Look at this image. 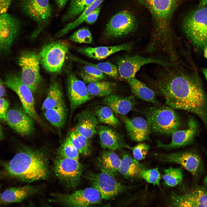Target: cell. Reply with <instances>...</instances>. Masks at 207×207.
Listing matches in <instances>:
<instances>
[{"instance_id": "33", "label": "cell", "mask_w": 207, "mask_h": 207, "mask_svg": "<svg viewBox=\"0 0 207 207\" xmlns=\"http://www.w3.org/2000/svg\"><path fill=\"white\" fill-rule=\"evenodd\" d=\"M115 87L112 82L99 80L89 83L87 88L91 95L104 97L112 94Z\"/></svg>"}, {"instance_id": "50", "label": "cell", "mask_w": 207, "mask_h": 207, "mask_svg": "<svg viewBox=\"0 0 207 207\" xmlns=\"http://www.w3.org/2000/svg\"><path fill=\"white\" fill-rule=\"evenodd\" d=\"M204 152L205 153V154L206 155V157L207 158V152L205 150H204ZM207 167V164L206 165ZM203 183L204 184V185L205 186H207V175L205 177V178H204L203 181Z\"/></svg>"}, {"instance_id": "49", "label": "cell", "mask_w": 207, "mask_h": 207, "mask_svg": "<svg viewBox=\"0 0 207 207\" xmlns=\"http://www.w3.org/2000/svg\"><path fill=\"white\" fill-rule=\"evenodd\" d=\"M68 0H55L56 3L60 8H63L66 5Z\"/></svg>"}, {"instance_id": "31", "label": "cell", "mask_w": 207, "mask_h": 207, "mask_svg": "<svg viewBox=\"0 0 207 207\" xmlns=\"http://www.w3.org/2000/svg\"><path fill=\"white\" fill-rule=\"evenodd\" d=\"M44 115L53 125L58 129L64 126L67 116V110L65 103L44 111Z\"/></svg>"}, {"instance_id": "19", "label": "cell", "mask_w": 207, "mask_h": 207, "mask_svg": "<svg viewBox=\"0 0 207 207\" xmlns=\"http://www.w3.org/2000/svg\"><path fill=\"white\" fill-rule=\"evenodd\" d=\"M188 128L177 130L172 135L170 142L165 144L160 140L157 141V146L165 150H171L184 147L192 143L198 132V124L195 120L190 118L188 120Z\"/></svg>"}, {"instance_id": "13", "label": "cell", "mask_w": 207, "mask_h": 207, "mask_svg": "<svg viewBox=\"0 0 207 207\" xmlns=\"http://www.w3.org/2000/svg\"><path fill=\"white\" fill-rule=\"evenodd\" d=\"M53 168L57 177L69 186L75 187L80 182L83 167L78 160L60 156L55 160Z\"/></svg>"}, {"instance_id": "27", "label": "cell", "mask_w": 207, "mask_h": 207, "mask_svg": "<svg viewBox=\"0 0 207 207\" xmlns=\"http://www.w3.org/2000/svg\"><path fill=\"white\" fill-rule=\"evenodd\" d=\"M64 103L60 83L55 76H53L50 81L46 97L41 109L44 111Z\"/></svg>"}, {"instance_id": "22", "label": "cell", "mask_w": 207, "mask_h": 207, "mask_svg": "<svg viewBox=\"0 0 207 207\" xmlns=\"http://www.w3.org/2000/svg\"><path fill=\"white\" fill-rule=\"evenodd\" d=\"M97 131L102 147L113 151L123 147L131 149L124 141L123 136L112 127L100 125Z\"/></svg>"}, {"instance_id": "9", "label": "cell", "mask_w": 207, "mask_h": 207, "mask_svg": "<svg viewBox=\"0 0 207 207\" xmlns=\"http://www.w3.org/2000/svg\"><path fill=\"white\" fill-rule=\"evenodd\" d=\"M21 6L23 12L36 23L32 36L37 37L49 23L52 9L49 0H22Z\"/></svg>"}, {"instance_id": "1", "label": "cell", "mask_w": 207, "mask_h": 207, "mask_svg": "<svg viewBox=\"0 0 207 207\" xmlns=\"http://www.w3.org/2000/svg\"><path fill=\"white\" fill-rule=\"evenodd\" d=\"M177 64L163 67L150 83L168 105L195 114L207 127V95L202 83L195 74Z\"/></svg>"}, {"instance_id": "41", "label": "cell", "mask_w": 207, "mask_h": 207, "mask_svg": "<svg viewBox=\"0 0 207 207\" xmlns=\"http://www.w3.org/2000/svg\"><path fill=\"white\" fill-rule=\"evenodd\" d=\"M150 146L144 143H140L133 147H131L133 158L138 161L144 159L148 152Z\"/></svg>"}, {"instance_id": "28", "label": "cell", "mask_w": 207, "mask_h": 207, "mask_svg": "<svg viewBox=\"0 0 207 207\" xmlns=\"http://www.w3.org/2000/svg\"><path fill=\"white\" fill-rule=\"evenodd\" d=\"M145 170L142 164L126 153L121 159L118 172L124 177L131 179L141 177L142 172Z\"/></svg>"}, {"instance_id": "37", "label": "cell", "mask_w": 207, "mask_h": 207, "mask_svg": "<svg viewBox=\"0 0 207 207\" xmlns=\"http://www.w3.org/2000/svg\"><path fill=\"white\" fill-rule=\"evenodd\" d=\"M75 60L85 65L94 67L103 73L114 78H117L119 76L117 66L108 61L95 64L89 62L78 58H76Z\"/></svg>"}, {"instance_id": "21", "label": "cell", "mask_w": 207, "mask_h": 207, "mask_svg": "<svg viewBox=\"0 0 207 207\" xmlns=\"http://www.w3.org/2000/svg\"><path fill=\"white\" fill-rule=\"evenodd\" d=\"M122 120L131 140L138 142L149 140L152 131L147 120L141 117L130 118L125 116Z\"/></svg>"}, {"instance_id": "47", "label": "cell", "mask_w": 207, "mask_h": 207, "mask_svg": "<svg viewBox=\"0 0 207 207\" xmlns=\"http://www.w3.org/2000/svg\"><path fill=\"white\" fill-rule=\"evenodd\" d=\"M12 0H0V14L7 12Z\"/></svg>"}, {"instance_id": "39", "label": "cell", "mask_w": 207, "mask_h": 207, "mask_svg": "<svg viewBox=\"0 0 207 207\" xmlns=\"http://www.w3.org/2000/svg\"><path fill=\"white\" fill-rule=\"evenodd\" d=\"M69 39L79 43H90L93 41L92 37L89 30L85 28L80 29L72 34Z\"/></svg>"}, {"instance_id": "30", "label": "cell", "mask_w": 207, "mask_h": 207, "mask_svg": "<svg viewBox=\"0 0 207 207\" xmlns=\"http://www.w3.org/2000/svg\"><path fill=\"white\" fill-rule=\"evenodd\" d=\"M121 159L113 150L104 151L99 160L101 171H105L114 176L118 172Z\"/></svg>"}, {"instance_id": "17", "label": "cell", "mask_w": 207, "mask_h": 207, "mask_svg": "<svg viewBox=\"0 0 207 207\" xmlns=\"http://www.w3.org/2000/svg\"><path fill=\"white\" fill-rule=\"evenodd\" d=\"M21 23L7 12L0 14V52L9 51L18 35Z\"/></svg>"}, {"instance_id": "29", "label": "cell", "mask_w": 207, "mask_h": 207, "mask_svg": "<svg viewBox=\"0 0 207 207\" xmlns=\"http://www.w3.org/2000/svg\"><path fill=\"white\" fill-rule=\"evenodd\" d=\"M132 92L138 98L147 102L159 103L154 91L135 77L127 81Z\"/></svg>"}, {"instance_id": "48", "label": "cell", "mask_w": 207, "mask_h": 207, "mask_svg": "<svg viewBox=\"0 0 207 207\" xmlns=\"http://www.w3.org/2000/svg\"><path fill=\"white\" fill-rule=\"evenodd\" d=\"M5 89L4 83L0 78V97H1L5 95Z\"/></svg>"}, {"instance_id": "20", "label": "cell", "mask_w": 207, "mask_h": 207, "mask_svg": "<svg viewBox=\"0 0 207 207\" xmlns=\"http://www.w3.org/2000/svg\"><path fill=\"white\" fill-rule=\"evenodd\" d=\"M170 200V206L207 207V189L199 187L183 194H173Z\"/></svg>"}, {"instance_id": "45", "label": "cell", "mask_w": 207, "mask_h": 207, "mask_svg": "<svg viewBox=\"0 0 207 207\" xmlns=\"http://www.w3.org/2000/svg\"><path fill=\"white\" fill-rule=\"evenodd\" d=\"M101 8V6H99L89 14L85 20V22L89 24L94 23L98 18Z\"/></svg>"}, {"instance_id": "15", "label": "cell", "mask_w": 207, "mask_h": 207, "mask_svg": "<svg viewBox=\"0 0 207 207\" xmlns=\"http://www.w3.org/2000/svg\"><path fill=\"white\" fill-rule=\"evenodd\" d=\"M67 74V93L71 115L77 108L93 96L88 92L85 83L77 77L71 68L68 69Z\"/></svg>"}, {"instance_id": "40", "label": "cell", "mask_w": 207, "mask_h": 207, "mask_svg": "<svg viewBox=\"0 0 207 207\" xmlns=\"http://www.w3.org/2000/svg\"><path fill=\"white\" fill-rule=\"evenodd\" d=\"M141 177L149 183L154 185H159L161 175L158 168H156L144 170L141 174Z\"/></svg>"}, {"instance_id": "51", "label": "cell", "mask_w": 207, "mask_h": 207, "mask_svg": "<svg viewBox=\"0 0 207 207\" xmlns=\"http://www.w3.org/2000/svg\"><path fill=\"white\" fill-rule=\"evenodd\" d=\"M207 4V0H201L199 4V7L206 5Z\"/></svg>"}, {"instance_id": "16", "label": "cell", "mask_w": 207, "mask_h": 207, "mask_svg": "<svg viewBox=\"0 0 207 207\" xmlns=\"http://www.w3.org/2000/svg\"><path fill=\"white\" fill-rule=\"evenodd\" d=\"M102 199L99 192L93 187L78 190L69 194L59 195L56 200L66 206L88 207L99 204Z\"/></svg>"}, {"instance_id": "38", "label": "cell", "mask_w": 207, "mask_h": 207, "mask_svg": "<svg viewBox=\"0 0 207 207\" xmlns=\"http://www.w3.org/2000/svg\"><path fill=\"white\" fill-rule=\"evenodd\" d=\"M59 153L60 156L64 157L78 160L79 153L72 144L69 135L60 147Z\"/></svg>"}, {"instance_id": "25", "label": "cell", "mask_w": 207, "mask_h": 207, "mask_svg": "<svg viewBox=\"0 0 207 207\" xmlns=\"http://www.w3.org/2000/svg\"><path fill=\"white\" fill-rule=\"evenodd\" d=\"M131 48V44L127 43L111 46L82 47L78 48V50L81 54L89 57L101 60L118 51H129Z\"/></svg>"}, {"instance_id": "7", "label": "cell", "mask_w": 207, "mask_h": 207, "mask_svg": "<svg viewBox=\"0 0 207 207\" xmlns=\"http://www.w3.org/2000/svg\"><path fill=\"white\" fill-rule=\"evenodd\" d=\"M152 156L156 160L164 162L179 164L198 179L204 170L202 159L198 152L194 150L169 153H154Z\"/></svg>"}, {"instance_id": "24", "label": "cell", "mask_w": 207, "mask_h": 207, "mask_svg": "<svg viewBox=\"0 0 207 207\" xmlns=\"http://www.w3.org/2000/svg\"><path fill=\"white\" fill-rule=\"evenodd\" d=\"M102 103L109 107L113 112L122 115L133 110L135 103L133 96L125 97L112 94L104 97Z\"/></svg>"}, {"instance_id": "10", "label": "cell", "mask_w": 207, "mask_h": 207, "mask_svg": "<svg viewBox=\"0 0 207 207\" xmlns=\"http://www.w3.org/2000/svg\"><path fill=\"white\" fill-rule=\"evenodd\" d=\"M68 44L65 41H57L42 47L39 55L40 60L46 71L54 73L60 71L69 49Z\"/></svg>"}, {"instance_id": "2", "label": "cell", "mask_w": 207, "mask_h": 207, "mask_svg": "<svg viewBox=\"0 0 207 207\" xmlns=\"http://www.w3.org/2000/svg\"><path fill=\"white\" fill-rule=\"evenodd\" d=\"M187 0H134L137 5L147 9L151 18L152 28L148 51L159 50L168 55L175 53L176 37L172 18L179 6Z\"/></svg>"}, {"instance_id": "34", "label": "cell", "mask_w": 207, "mask_h": 207, "mask_svg": "<svg viewBox=\"0 0 207 207\" xmlns=\"http://www.w3.org/2000/svg\"><path fill=\"white\" fill-rule=\"evenodd\" d=\"M94 0H72L66 12L62 18L65 22L79 16Z\"/></svg>"}, {"instance_id": "5", "label": "cell", "mask_w": 207, "mask_h": 207, "mask_svg": "<svg viewBox=\"0 0 207 207\" xmlns=\"http://www.w3.org/2000/svg\"><path fill=\"white\" fill-rule=\"evenodd\" d=\"M131 9L116 13L109 20L104 31L106 38L113 39L126 36L137 31L142 25L141 15Z\"/></svg>"}, {"instance_id": "46", "label": "cell", "mask_w": 207, "mask_h": 207, "mask_svg": "<svg viewBox=\"0 0 207 207\" xmlns=\"http://www.w3.org/2000/svg\"><path fill=\"white\" fill-rule=\"evenodd\" d=\"M72 143L78 150L79 154H83V150L80 143L74 131H72L69 135Z\"/></svg>"}, {"instance_id": "35", "label": "cell", "mask_w": 207, "mask_h": 207, "mask_svg": "<svg viewBox=\"0 0 207 207\" xmlns=\"http://www.w3.org/2000/svg\"><path fill=\"white\" fill-rule=\"evenodd\" d=\"M95 114L99 122L114 127L121 125L120 121L114 116L112 110L107 106L99 107L95 110Z\"/></svg>"}, {"instance_id": "32", "label": "cell", "mask_w": 207, "mask_h": 207, "mask_svg": "<svg viewBox=\"0 0 207 207\" xmlns=\"http://www.w3.org/2000/svg\"><path fill=\"white\" fill-rule=\"evenodd\" d=\"M104 0H94L76 19L66 24L63 28L56 33L55 37L56 38L61 37L79 26L85 21L89 14L100 6L101 4Z\"/></svg>"}, {"instance_id": "6", "label": "cell", "mask_w": 207, "mask_h": 207, "mask_svg": "<svg viewBox=\"0 0 207 207\" xmlns=\"http://www.w3.org/2000/svg\"><path fill=\"white\" fill-rule=\"evenodd\" d=\"M174 110L165 106L150 108L146 116L152 131L172 135L178 130L181 126V121Z\"/></svg>"}, {"instance_id": "42", "label": "cell", "mask_w": 207, "mask_h": 207, "mask_svg": "<svg viewBox=\"0 0 207 207\" xmlns=\"http://www.w3.org/2000/svg\"><path fill=\"white\" fill-rule=\"evenodd\" d=\"M82 70L89 77L97 81L101 80L104 78L103 73L92 66L86 65Z\"/></svg>"}, {"instance_id": "14", "label": "cell", "mask_w": 207, "mask_h": 207, "mask_svg": "<svg viewBox=\"0 0 207 207\" xmlns=\"http://www.w3.org/2000/svg\"><path fill=\"white\" fill-rule=\"evenodd\" d=\"M114 176L105 171L90 173L86 177L100 193L102 199H111L123 191L126 187L117 181Z\"/></svg>"}, {"instance_id": "54", "label": "cell", "mask_w": 207, "mask_h": 207, "mask_svg": "<svg viewBox=\"0 0 207 207\" xmlns=\"http://www.w3.org/2000/svg\"><path fill=\"white\" fill-rule=\"evenodd\" d=\"M3 133L0 126V139H2L3 138Z\"/></svg>"}, {"instance_id": "11", "label": "cell", "mask_w": 207, "mask_h": 207, "mask_svg": "<svg viewBox=\"0 0 207 207\" xmlns=\"http://www.w3.org/2000/svg\"><path fill=\"white\" fill-rule=\"evenodd\" d=\"M5 84L18 95L24 111L36 122L45 125L35 108L33 93L22 82L20 76L14 73L8 74L5 80Z\"/></svg>"}, {"instance_id": "8", "label": "cell", "mask_w": 207, "mask_h": 207, "mask_svg": "<svg viewBox=\"0 0 207 207\" xmlns=\"http://www.w3.org/2000/svg\"><path fill=\"white\" fill-rule=\"evenodd\" d=\"M149 64H156L163 67L171 66L174 64L168 60L161 58L145 57L139 55H126L120 57L117 62L120 78L127 81L134 77L143 66Z\"/></svg>"}, {"instance_id": "52", "label": "cell", "mask_w": 207, "mask_h": 207, "mask_svg": "<svg viewBox=\"0 0 207 207\" xmlns=\"http://www.w3.org/2000/svg\"><path fill=\"white\" fill-rule=\"evenodd\" d=\"M202 71L207 80V69L205 68H203L202 69Z\"/></svg>"}, {"instance_id": "23", "label": "cell", "mask_w": 207, "mask_h": 207, "mask_svg": "<svg viewBox=\"0 0 207 207\" xmlns=\"http://www.w3.org/2000/svg\"><path fill=\"white\" fill-rule=\"evenodd\" d=\"M77 123L73 131L90 139L97 131L99 121L95 113L87 109L77 117Z\"/></svg>"}, {"instance_id": "4", "label": "cell", "mask_w": 207, "mask_h": 207, "mask_svg": "<svg viewBox=\"0 0 207 207\" xmlns=\"http://www.w3.org/2000/svg\"><path fill=\"white\" fill-rule=\"evenodd\" d=\"M206 5L189 12L182 22L183 30L186 37L198 49L207 46V7Z\"/></svg>"}, {"instance_id": "55", "label": "cell", "mask_w": 207, "mask_h": 207, "mask_svg": "<svg viewBox=\"0 0 207 207\" xmlns=\"http://www.w3.org/2000/svg\"><path fill=\"white\" fill-rule=\"evenodd\" d=\"M1 188V186L0 185V197L1 196V191H0Z\"/></svg>"}, {"instance_id": "18", "label": "cell", "mask_w": 207, "mask_h": 207, "mask_svg": "<svg viewBox=\"0 0 207 207\" xmlns=\"http://www.w3.org/2000/svg\"><path fill=\"white\" fill-rule=\"evenodd\" d=\"M5 120L12 129L21 136H30L34 132L35 120L24 110L18 108L8 110Z\"/></svg>"}, {"instance_id": "53", "label": "cell", "mask_w": 207, "mask_h": 207, "mask_svg": "<svg viewBox=\"0 0 207 207\" xmlns=\"http://www.w3.org/2000/svg\"><path fill=\"white\" fill-rule=\"evenodd\" d=\"M204 50V56L207 59V46L205 47Z\"/></svg>"}, {"instance_id": "26", "label": "cell", "mask_w": 207, "mask_h": 207, "mask_svg": "<svg viewBox=\"0 0 207 207\" xmlns=\"http://www.w3.org/2000/svg\"><path fill=\"white\" fill-rule=\"evenodd\" d=\"M37 191V187L30 185L11 187L1 193L0 204H7L21 202Z\"/></svg>"}, {"instance_id": "43", "label": "cell", "mask_w": 207, "mask_h": 207, "mask_svg": "<svg viewBox=\"0 0 207 207\" xmlns=\"http://www.w3.org/2000/svg\"><path fill=\"white\" fill-rule=\"evenodd\" d=\"M76 135L78 139L83 150V155L87 156L89 155L91 152V147L88 139L83 135L75 132Z\"/></svg>"}, {"instance_id": "44", "label": "cell", "mask_w": 207, "mask_h": 207, "mask_svg": "<svg viewBox=\"0 0 207 207\" xmlns=\"http://www.w3.org/2000/svg\"><path fill=\"white\" fill-rule=\"evenodd\" d=\"M9 106V103L7 100L2 97H0V120H5Z\"/></svg>"}, {"instance_id": "36", "label": "cell", "mask_w": 207, "mask_h": 207, "mask_svg": "<svg viewBox=\"0 0 207 207\" xmlns=\"http://www.w3.org/2000/svg\"><path fill=\"white\" fill-rule=\"evenodd\" d=\"M163 179L168 186L175 187L180 183L183 180V174L181 168L170 167L164 170Z\"/></svg>"}, {"instance_id": "12", "label": "cell", "mask_w": 207, "mask_h": 207, "mask_svg": "<svg viewBox=\"0 0 207 207\" xmlns=\"http://www.w3.org/2000/svg\"><path fill=\"white\" fill-rule=\"evenodd\" d=\"M40 61L39 55L32 51L23 53L18 60V64L21 70L22 80L33 93L36 91L41 81Z\"/></svg>"}, {"instance_id": "3", "label": "cell", "mask_w": 207, "mask_h": 207, "mask_svg": "<svg viewBox=\"0 0 207 207\" xmlns=\"http://www.w3.org/2000/svg\"><path fill=\"white\" fill-rule=\"evenodd\" d=\"M3 166L7 176L25 182L44 179L48 175L47 158L43 154L28 148L18 152Z\"/></svg>"}]
</instances>
